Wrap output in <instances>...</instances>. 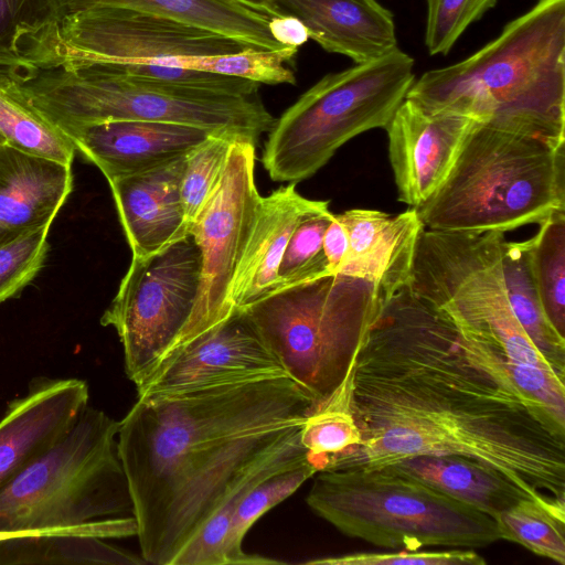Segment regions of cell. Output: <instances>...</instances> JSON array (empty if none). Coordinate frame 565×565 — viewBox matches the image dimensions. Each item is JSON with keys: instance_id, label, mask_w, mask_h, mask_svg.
I'll return each instance as SVG.
<instances>
[{"instance_id": "6da1fadb", "label": "cell", "mask_w": 565, "mask_h": 565, "mask_svg": "<svg viewBox=\"0 0 565 565\" xmlns=\"http://www.w3.org/2000/svg\"><path fill=\"white\" fill-rule=\"evenodd\" d=\"M352 408L361 441L323 470L458 455L531 497L565 500V424L409 284L382 302L359 350Z\"/></svg>"}, {"instance_id": "7a4b0ae2", "label": "cell", "mask_w": 565, "mask_h": 565, "mask_svg": "<svg viewBox=\"0 0 565 565\" xmlns=\"http://www.w3.org/2000/svg\"><path fill=\"white\" fill-rule=\"evenodd\" d=\"M313 409L287 375L138 396L117 441L145 562L174 565L241 484L308 460L300 430Z\"/></svg>"}, {"instance_id": "3957f363", "label": "cell", "mask_w": 565, "mask_h": 565, "mask_svg": "<svg viewBox=\"0 0 565 565\" xmlns=\"http://www.w3.org/2000/svg\"><path fill=\"white\" fill-rule=\"evenodd\" d=\"M406 98L429 113L565 143V0H537L469 57L424 73Z\"/></svg>"}, {"instance_id": "277c9868", "label": "cell", "mask_w": 565, "mask_h": 565, "mask_svg": "<svg viewBox=\"0 0 565 565\" xmlns=\"http://www.w3.org/2000/svg\"><path fill=\"white\" fill-rule=\"evenodd\" d=\"M30 103L63 132L109 120L182 124L257 143L275 118L259 84L171 82L131 75L105 63L42 68L17 82Z\"/></svg>"}, {"instance_id": "5b68a950", "label": "cell", "mask_w": 565, "mask_h": 565, "mask_svg": "<svg viewBox=\"0 0 565 565\" xmlns=\"http://www.w3.org/2000/svg\"><path fill=\"white\" fill-rule=\"evenodd\" d=\"M501 232L424 228L409 285L469 337L494 353L516 387L555 418L565 419V380L540 354L509 302Z\"/></svg>"}, {"instance_id": "8992f818", "label": "cell", "mask_w": 565, "mask_h": 565, "mask_svg": "<svg viewBox=\"0 0 565 565\" xmlns=\"http://www.w3.org/2000/svg\"><path fill=\"white\" fill-rule=\"evenodd\" d=\"M118 428L119 422L87 406L53 446L0 490V531L136 536Z\"/></svg>"}, {"instance_id": "52a82bcc", "label": "cell", "mask_w": 565, "mask_h": 565, "mask_svg": "<svg viewBox=\"0 0 565 565\" xmlns=\"http://www.w3.org/2000/svg\"><path fill=\"white\" fill-rule=\"evenodd\" d=\"M425 228L505 233L565 210V143L475 122L440 186L416 209Z\"/></svg>"}, {"instance_id": "ba28073f", "label": "cell", "mask_w": 565, "mask_h": 565, "mask_svg": "<svg viewBox=\"0 0 565 565\" xmlns=\"http://www.w3.org/2000/svg\"><path fill=\"white\" fill-rule=\"evenodd\" d=\"M306 502L342 534L388 550L486 547L501 540L494 519L392 465L330 469Z\"/></svg>"}, {"instance_id": "9c48e42d", "label": "cell", "mask_w": 565, "mask_h": 565, "mask_svg": "<svg viewBox=\"0 0 565 565\" xmlns=\"http://www.w3.org/2000/svg\"><path fill=\"white\" fill-rule=\"evenodd\" d=\"M381 307L371 282L337 274L276 290L243 309L316 409L353 367Z\"/></svg>"}, {"instance_id": "30bf717a", "label": "cell", "mask_w": 565, "mask_h": 565, "mask_svg": "<svg viewBox=\"0 0 565 565\" xmlns=\"http://www.w3.org/2000/svg\"><path fill=\"white\" fill-rule=\"evenodd\" d=\"M414 66V58L397 47L324 75L268 131L262 161L270 179L297 184L350 139L385 128L415 82Z\"/></svg>"}, {"instance_id": "8fae6325", "label": "cell", "mask_w": 565, "mask_h": 565, "mask_svg": "<svg viewBox=\"0 0 565 565\" xmlns=\"http://www.w3.org/2000/svg\"><path fill=\"white\" fill-rule=\"evenodd\" d=\"M200 277L201 254L190 233L152 255L132 257L100 323L116 330L136 388L190 342Z\"/></svg>"}, {"instance_id": "7c38bea8", "label": "cell", "mask_w": 565, "mask_h": 565, "mask_svg": "<svg viewBox=\"0 0 565 565\" xmlns=\"http://www.w3.org/2000/svg\"><path fill=\"white\" fill-rule=\"evenodd\" d=\"M248 47L254 46L178 19L104 7L65 18L50 67L125 62L163 65L170 58L226 55Z\"/></svg>"}, {"instance_id": "4fadbf2b", "label": "cell", "mask_w": 565, "mask_h": 565, "mask_svg": "<svg viewBox=\"0 0 565 565\" xmlns=\"http://www.w3.org/2000/svg\"><path fill=\"white\" fill-rule=\"evenodd\" d=\"M255 149L249 140L233 141L217 188L189 226L201 254L190 342L235 309L231 286L262 198L255 182Z\"/></svg>"}, {"instance_id": "5bb4252c", "label": "cell", "mask_w": 565, "mask_h": 565, "mask_svg": "<svg viewBox=\"0 0 565 565\" xmlns=\"http://www.w3.org/2000/svg\"><path fill=\"white\" fill-rule=\"evenodd\" d=\"M287 375L243 308L172 354L137 388L174 394Z\"/></svg>"}, {"instance_id": "9a60e30c", "label": "cell", "mask_w": 565, "mask_h": 565, "mask_svg": "<svg viewBox=\"0 0 565 565\" xmlns=\"http://www.w3.org/2000/svg\"><path fill=\"white\" fill-rule=\"evenodd\" d=\"M475 122L402 102L384 128L399 202L417 209L440 186Z\"/></svg>"}, {"instance_id": "2e32d148", "label": "cell", "mask_w": 565, "mask_h": 565, "mask_svg": "<svg viewBox=\"0 0 565 565\" xmlns=\"http://www.w3.org/2000/svg\"><path fill=\"white\" fill-rule=\"evenodd\" d=\"M78 379H42L10 402L0 419V490L53 446L88 406Z\"/></svg>"}, {"instance_id": "e0dca14e", "label": "cell", "mask_w": 565, "mask_h": 565, "mask_svg": "<svg viewBox=\"0 0 565 565\" xmlns=\"http://www.w3.org/2000/svg\"><path fill=\"white\" fill-rule=\"evenodd\" d=\"M64 134L108 181L185 154L211 135L222 132L173 122L109 120Z\"/></svg>"}, {"instance_id": "ac0fdd59", "label": "cell", "mask_w": 565, "mask_h": 565, "mask_svg": "<svg viewBox=\"0 0 565 565\" xmlns=\"http://www.w3.org/2000/svg\"><path fill=\"white\" fill-rule=\"evenodd\" d=\"M338 215L349 239L339 274L371 282L382 302L409 284L425 228L415 207L395 215L370 209H351Z\"/></svg>"}, {"instance_id": "d6986e66", "label": "cell", "mask_w": 565, "mask_h": 565, "mask_svg": "<svg viewBox=\"0 0 565 565\" xmlns=\"http://www.w3.org/2000/svg\"><path fill=\"white\" fill-rule=\"evenodd\" d=\"M186 154L108 180L132 257L152 255L189 234L181 201Z\"/></svg>"}, {"instance_id": "ffe728a7", "label": "cell", "mask_w": 565, "mask_h": 565, "mask_svg": "<svg viewBox=\"0 0 565 565\" xmlns=\"http://www.w3.org/2000/svg\"><path fill=\"white\" fill-rule=\"evenodd\" d=\"M72 189V164L0 145V246L51 226Z\"/></svg>"}, {"instance_id": "44dd1931", "label": "cell", "mask_w": 565, "mask_h": 565, "mask_svg": "<svg viewBox=\"0 0 565 565\" xmlns=\"http://www.w3.org/2000/svg\"><path fill=\"white\" fill-rule=\"evenodd\" d=\"M278 15L298 19L309 39L355 64L397 49L392 12L376 0H270Z\"/></svg>"}, {"instance_id": "7402d4cb", "label": "cell", "mask_w": 565, "mask_h": 565, "mask_svg": "<svg viewBox=\"0 0 565 565\" xmlns=\"http://www.w3.org/2000/svg\"><path fill=\"white\" fill-rule=\"evenodd\" d=\"M328 207L329 201L302 196L296 183L260 198L231 286L235 308H244L276 290L278 267L294 230L307 215Z\"/></svg>"}, {"instance_id": "603a6c76", "label": "cell", "mask_w": 565, "mask_h": 565, "mask_svg": "<svg viewBox=\"0 0 565 565\" xmlns=\"http://www.w3.org/2000/svg\"><path fill=\"white\" fill-rule=\"evenodd\" d=\"M68 0H0V76L22 82L52 64Z\"/></svg>"}, {"instance_id": "cb8c5ba5", "label": "cell", "mask_w": 565, "mask_h": 565, "mask_svg": "<svg viewBox=\"0 0 565 565\" xmlns=\"http://www.w3.org/2000/svg\"><path fill=\"white\" fill-rule=\"evenodd\" d=\"M390 465L492 519L523 497H531L501 471L465 456L419 455Z\"/></svg>"}, {"instance_id": "d4e9b609", "label": "cell", "mask_w": 565, "mask_h": 565, "mask_svg": "<svg viewBox=\"0 0 565 565\" xmlns=\"http://www.w3.org/2000/svg\"><path fill=\"white\" fill-rule=\"evenodd\" d=\"M71 13L95 8H126L178 19L264 50H280L269 15L236 0H68ZM70 13V14H71Z\"/></svg>"}, {"instance_id": "484cf974", "label": "cell", "mask_w": 565, "mask_h": 565, "mask_svg": "<svg viewBox=\"0 0 565 565\" xmlns=\"http://www.w3.org/2000/svg\"><path fill=\"white\" fill-rule=\"evenodd\" d=\"M502 271L512 311L540 354L565 380V338L550 323L536 288L529 239L501 244Z\"/></svg>"}, {"instance_id": "4316f807", "label": "cell", "mask_w": 565, "mask_h": 565, "mask_svg": "<svg viewBox=\"0 0 565 565\" xmlns=\"http://www.w3.org/2000/svg\"><path fill=\"white\" fill-rule=\"evenodd\" d=\"M141 556L98 536L67 533H28L0 541V564H145Z\"/></svg>"}, {"instance_id": "83f0119b", "label": "cell", "mask_w": 565, "mask_h": 565, "mask_svg": "<svg viewBox=\"0 0 565 565\" xmlns=\"http://www.w3.org/2000/svg\"><path fill=\"white\" fill-rule=\"evenodd\" d=\"M0 136L4 143L62 163L72 164L75 147L28 99L18 83L0 76Z\"/></svg>"}, {"instance_id": "f1b7e54d", "label": "cell", "mask_w": 565, "mask_h": 565, "mask_svg": "<svg viewBox=\"0 0 565 565\" xmlns=\"http://www.w3.org/2000/svg\"><path fill=\"white\" fill-rule=\"evenodd\" d=\"M494 521L501 540L565 565V500L523 497Z\"/></svg>"}, {"instance_id": "f546056e", "label": "cell", "mask_w": 565, "mask_h": 565, "mask_svg": "<svg viewBox=\"0 0 565 565\" xmlns=\"http://www.w3.org/2000/svg\"><path fill=\"white\" fill-rule=\"evenodd\" d=\"M354 365L332 395L307 417L300 430V441L319 471L331 458L361 441L352 408Z\"/></svg>"}, {"instance_id": "4dcf8cb0", "label": "cell", "mask_w": 565, "mask_h": 565, "mask_svg": "<svg viewBox=\"0 0 565 565\" xmlns=\"http://www.w3.org/2000/svg\"><path fill=\"white\" fill-rule=\"evenodd\" d=\"M533 278L544 312L565 338V210L554 212L529 238Z\"/></svg>"}, {"instance_id": "1f68e13d", "label": "cell", "mask_w": 565, "mask_h": 565, "mask_svg": "<svg viewBox=\"0 0 565 565\" xmlns=\"http://www.w3.org/2000/svg\"><path fill=\"white\" fill-rule=\"evenodd\" d=\"M297 52L296 47L280 50L248 47L226 55L170 58L167 65L241 77L258 84L295 85V73L286 64L294 60Z\"/></svg>"}, {"instance_id": "d6a6232c", "label": "cell", "mask_w": 565, "mask_h": 565, "mask_svg": "<svg viewBox=\"0 0 565 565\" xmlns=\"http://www.w3.org/2000/svg\"><path fill=\"white\" fill-rule=\"evenodd\" d=\"M333 215L328 207L299 222L279 264L276 290L330 275L322 241Z\"/></svg>"}, {"instance_id": "836d02e7", "label": "cell", "mask_w": 565, "mask_h": 565, "mask_svg": "<svg viewBox=\"0 0 565 565\" xmlns=\"http://www.w3.org/2000/svg\"><path fill=\"white\" fill-rule=\"evenodd\" d=\"M236 139L227 134H213L188 152L181 180V201L188 226L217 188Z\"/></svg>"}, {"instance_id": "e575fe53", "label": "cell", "mask_w": 565, "mask_h": 565, "mask_svg": "<svg viewBox=\"0 0 565 565\" xmlns=\"http://www.w3.org/2000/svg\"><path fill=\"white\" fill-rule=\"evenodd\" d=\"M318 471V466L309 461L277 471L249 487L242 495L232 518L231 540L234 548L245 553L243 540L258 519L289 498Z\"/></svg>"}, {"instance_id": "d590c367", "label": "cell", "mask_w": 565, "mask_h": 565, "mask_svg": "<svg viewBox=\"0 0 565 565\" xmlns=\"http://www.w3.org/2000/svg\"><path fill=\"white\" fill-rule=\"evenodd\" d=\"M425 44L430 55H447L465 30L497 0H426Z\"/></svg>"}, {"instance_id": "8d00e7d4", "label": "cell", "mask_w": 565, "mask_h": 565, "mask_svg": "<svg viewBox=\"0 0 565 565\" xmlns=\"http://www.w3.org/2000/svg\"><path fill=\"white\" fill-rule=\"evenodd\" d=\"M51 226L0 246V303L19 294L42 269Z\"/></svg>"}, {"instance_id": "74e56055", "label": "cell", "mask_w": 565, "mask_h": 565, "mask_svg": "<svg viewBox=\"0 0 565 565\" xmlns=\"http://www.w3.org/2000/svg\"><path fill=\"white\" fill-rule=\"evenodd\" d=\"M312 565H484L486 559L471 548L448 551H396L386 553H353L306 562Z\"/></svg>"}, {"instance_id": "f35d334b", "label": "cell", "mask_w": 565, "mask_h": 565, "mask_svg": "<svg viewBox=\"0 0 565 565\" xmlns=\"http://www.w3.org/2000/svg\"><path fill=\"white\" fill-rule=\"evenodd\" d=\"M322 248L327 258L329 274H339L348 255L349 239L344 225L338 214L333 215L324 232Z\"/></svg>"}, {"instance_id": "ab89813d", "label": "cell", "mask_w": 565, "mask_h": 565, "mask_svg": "<svg viewBox=\"0 0 565 565\" xmlns=\"http://www.w3.org/2000/svg\"><path fill=\"white\" fill-rule=\"evenodd\" d=\"M269 30L274 39L282 46L298 49L309 40L306 26L290 15L271 17Z\"/></svg>"}, {"instance_id": "60d3db41", "label": "cell", "mask_w": 565, "mask_h": 565, "mask_svg": "<svg viewBox=\"0 0 565 565\" xmlns=\"http://www.w3.org/2000/svg\"><path fill=\"white\" fill-rule=\"evenodd\" d=\"M239 3L269 17H279L270 0H236Z\"/></svg>"}, {"instance_id": "b9f144b4", "label": "cell", "mask_w": 565, "mask_h": 565, "mask_svg": "<svg viewBox=\"0 0 565 565\" xmlns=\"http://www.w3.org/2000/svg\"><path fill=\"white\" fill-rule=\"evenodd\" d=\"M3 143H4V141H3V139L0 136V145H3Z\"/></svg>"}]
</instances>
